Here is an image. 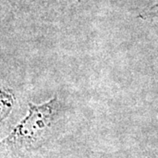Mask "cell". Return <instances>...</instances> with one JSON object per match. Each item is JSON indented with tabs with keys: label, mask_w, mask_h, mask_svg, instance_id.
I'll return each mask as SVG.
<instances>
[{
	"label": "cell",
	"mask_w": 158,
	"mask_h": 158,
	"mask_svg": "<svg viewBox=\"0 0 158 158\" xmlns=\"http://www.w3.org/2000/svg\"><path fill=\"white\" fill-rule=\"evenodd\" d=\"M1 1H2V0H0V3H1Z\"/></svg>",
	"instance_id": "cell-2"
},
{
	"label": "cell",
	"mask_w": 158,
	"mask_h": 158,
	"mask_svg": "<svg viewBox=\"0 0 158 158\" xmlns=\"http://www.w3.org/2000/svg\"><path fill=\"white\" fill-rule=\"evenodd\" d=\"M18 103L19 94L16 88L0 78V140L3 139L2 135L6 131L9 134L13 127L10 120L13 117Z\"/></svg>",
	"instance_id": "cell-1"
}]
</instances>
